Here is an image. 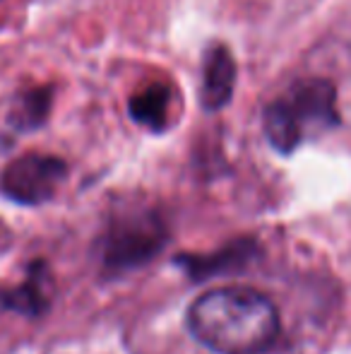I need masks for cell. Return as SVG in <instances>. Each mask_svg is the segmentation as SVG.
<instances>
[{
	"label": "cell",
	"instance_id": "cell-7",
	"mask_svg": "<svg viewBox=\"0 0 351 354\" xmlns=\"http://www.w3.org/2000/svg\"><path fill=\"white\" fill-rule=\"evenodd\" d=\"M263 128L270 145L281 154H291L305 138L303 128H301L299 118L291 111L286 99H277V102L267 104L263 111Z\"/></svg>",
	"mask_w": 351,
	"mask_h": 354
},
{
	"label": "cell",
	"instance_id": "cell-2",
	"mask_svg": "<svg viewBox=\"0 0 351 354\" xmlns=\"http://www.w3.org/2000/svg\"><path fill=\"white\" fill-rule=\"evenodd\" d=\"M169 229L152 207H132L111 219L99 239V261L108 272H126L150 263L164 248Z\"/></svg>",
	"mask_w": 351,
	"mask_h": 354
},
{
	"label": "cell",
	"instance_id": "cell-10",
	"mask_svg": "<svg viewBox=\"0 0 351 354\" xmlns=\"http://www.w3.org/2000/svg\"><path fill=\"white\" fill-rule=\"evenodd\" d=\"M51 87H34L19 94L12 104V111H10V121H12L14 131H37L39 126H43L48 111H51Z\"/></svg>",
	"mask_w": 351,
	"mask_h": 354
},
{
	"label": "cell",
	"instance_id": "cell-5",
	"mask_svg": "<svg viewBox=\"0 0 351 354\" xmlns=\"http://www.w3.org/2000/svg\"><path fill=\"white\" fill-rule=\"evenodd\" d=\"M200 102L207 111H219L234 97L236 87V63L234 56L221 44H212L202 58L200 75Z\"/></svg>",
	"mask_w": 351,
	"mask_h": 354
},
{
	"label": "cell",
	"instance_id": "cell-3",
	"mask_svg": "<svg viewBox=\"0 0 351 354\" xmlns=\"http://www.w3.org/2000/svg\"><path fill=\"white\" fill-rule=\"evenodd\" d=\"M66 174V162L53 154H22L3 169L0 191L19 205H41L56 196Z\"/></svg>",
	"mask_w": 351,
	"mask_h": 354
},
{
	"label": "cell",
	"instance_id": "cell-1",
	"mask_svg": "<svg viewBox=\"0 0 351 354\" xmlns=\"http://www.w3.org/2000/svg\"><path fill=\"white\" fill-rule=\"evenodd\" d=\"M188 330L217 354H265L279 337V311L250 287H219L188 308Z\"/></svg>",
	"mask_w": 351,
	"mask_h": 354
},
{
	"label": "cell",
	"instance_id": "cell-6",
	"mask_svg": "<svg viewBox=\"0 0 351 354\" xmlns=\"http://www.w3.org/2000/svg\"><path fill=\"white\" fill-rule=\"evenodd\" d=\"M48 289H51V277L41 261H37L27 272V282H22L19 287L8 289L0 294V304L5 308L22 313V316L37 318L48 308Z\"/></svg>",
	"mask_w": 351,
	"mask_h": 354
},
{
	"label": "cell",
	"instance_id": "cell-4",
	"mask_svg": "<svg viewBox=\"0 0 351 354\" xmlns=\"http://www.w3.org/2000/svg\"><path fill=\"white\" fill-rule=\"evenodd\" d=\"M291 111L296 113L303 133L308 131H330L339 126V111H337V89L330 80L313 77L301 80L291 87L289 97Z\"/></svg>",
	"mask_w": 351,
	"mask_h": 354
},
{
	"label": "cell",
	"instance_id": "cell-8",
	"mask_svg": "<svg viewBox=\"0 0 351 354\" xmlns=\"http://www.w3.org/2000/svg\"><path fill=\"white\" fill-rule=\"evenodd\" d=\"M253 251H255L253 241H236L234 246L224 248L219 253H212V256H183L178 258V263L185 268L190 277L205 280V277L221 275V272L241 270L253 258Z\"/></svg>",
	"mask_w": 351,
	"mask_h": 354
},
{
	"label": "cell",
	"instance_id": "cell-9",
	"mask_svg": "<svg viewBox=\"0 0 351 354\" xmlns=\"http://www.w3.org/2000/svg\"><path fill=\"white\" fill-rule=\"evenodd\" d=\"M174 102V89L164 82H152L150 87L132 94L128 111L130 118L150 131H164L169 121V109Z\"/></svg>",
	"mask_w": 351,
	"mask_h": 354
}]
</instances>
